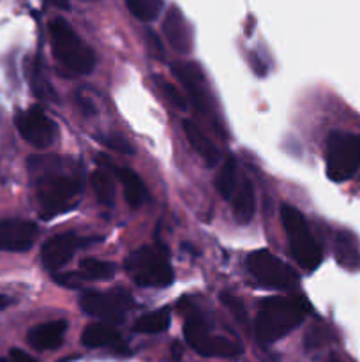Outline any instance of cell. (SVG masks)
<instances>
[{"label":"cell","mask_w":360,"mask_h":362,"mask_svg":"<svg viewBox=\"0 0 360 362\" xmlns=\"http://www.w3.org/2000/svg\"><path fill=\"white\" fill-rule=\"evenodd\" d=\"M55 281L59 283V285L67 286V288H80L81 283L85 281V278L80 272H67V274L55 276Z\"/></svg>","instance_id":"1f68e13d"},{"label":"cell","mask_w":360,"mask_h":362,"mask_svg":"<svg viewBox=\"0 0 360 362\" xmlns=\"http://www.w3.org/2000/svg\"><path fill=\"white\" fill-rule=\"evenodd\" d=\"M116 179L120 180L124 187V193H126V200L131 207L138 209L140 205H143L148 200V191L145 187L143 180L133 172V170L126 168V166H116L113 168Z\"/></svg>","instance_id":"e0dca14e"},{"label":"cell","mask_w":360,"mask_h":362,"mask_svg":"<svg viewBox=\"0 0 360 362\" xmlns=\"http://www.w3.org/2000/svg\"><path fill=\"white\" fill-rule=\"evenodd\" d=\"M81 343L88 349H102V346H115L120 343V334L113 324L97 322L85 327L81 334Z\"/></svg>","instance_id":"d6986e66"},{"label":"cell","mask_w":360,"mask_h":362,"mask_svg":"<svg viewBox=\"0 0 360 362\" xmlns=\"http://www.w3.org/2000/svg\"><path fill=\"white\" fill-rule=\"evenodd\" d=\"M236 165L233 159H226L219 168L217 177H215V187L217 193L221 194L224 200H232L233 193L236 189Z\"/></svg>","instance_id":"7402d4cb"},{"label":"cell","mask_w":360,"mask_h":362,"mask_svg":"<svg viewBox=\"0 0 360 362\" xmlns=\"http://www.w3.org/2000/svg\"><path fill=\"white\" fill-rule=\"evenodd\" d=\"M281 219L284 225L286 237H288L292 257L302 269L314 271L321 264L323 255H321L320 246L314 240L302 212L284 204L281 207Z\"/></svg>","instance_id":"5b68a950"},{"label":"cell","mask_w":360,"mask_h":362,"mask_svg":"<svg viewBox=\"0 0 360 362\" xmlns=\"http://www.w3.org/2000/svg\"><path fill=\"white\" fill-rule=\"evenodd\" d=\"M78 237L74 233H59L42 244L41 260L48 271H59L60 267L71 262L78 250Z\"/></svg>","instance_id":"7c38bea8"},{"label":"cell","mask_w":360,"mask_h":362,"mask_svg":"<svg viewBox=\"0 0 360 362\" xmlns=\"http://www.w3.org/2000/svg\"><path fill=\"white\" fill-rule=\"evenodd\" d=\"M251 62H253V67H254V69H256V73L260 74V76H263V74L267 73V69H265V67H263V64H261L260 60H258L256 53H253V55H251Z\"/></svg>","instance_id":"e575fe53"},{"label":"cell","mask_w":360,"mask_h":362,"mask_svg":"<svg viewBox=\"0 0 360 362\" xmlns=\"http://www.w3.org/2000/svg\"><path fill=\"white\" fill-rule=\"evenodd\" d=\"M37 237V226L25 219H0V251L25 253Z\"/></svg>","instance_id":"8fae6325"},{"label":"cell","mask_w":360,"mask_h":362,"mask_svg":"<svg viewBox=\"0 0 360 362\" xmlns=\"http://www.w3.org/2000/svg\"><path fill=\"white\" fill-rule=\"evenodd\" d=\"M147 45L150 48V53L159 60H164V46H162L161 39L157 37V34L152 30H147Z\"/></svg>","instance_id":"d6a6232c"},{"label":"cell","mask_w":360,"mask_h":362,"mask_svg":"<svg viewBox=\"0 0 360 362\" xmlns=\"http://www.w3.org/2000/svg\"><path fill=\"white\" fill-rule=\"evenodd\" d=\"M247 269L261 285L268 288L289 290L299 285V274L289 265L265 250L256 251L247 258Z\"/></svg>","instance_id":"52a82bcc"},{"label":"cell","mask_w":360,"mask_h":362,"mask_svg":"<svg viewBox=\"0 0 360 362\" xmlns=\"http://www.w3.org/2000/svg\"><path fill=\"white\" fill-rule=\"evenodd\" d=\"M11 304H13V299H11V297L2 296V293H0V311L6 310V308H9Z\"/></svg>","instance_id":"8d00e7d4"},{"label":"cell","mask_w":360,"mask_h":362,"mask_svg":"<svg viewBox=\"0 0 360 362\" xmlns=\"http://www.w3.org/2000/svg\"><path fill=\"white\" fill-rule=\"evenodd\" d=\"M127 9L140 21H154L164 7V0H126Z\"/></svg>","instance_id":"cb8c5ba5"},{"label":"cell","mask_w":360,"mask_h":362,"mask_svg":"<svg viewBox=\"0 0 360 362\" xmlns=\"http://www.w3.org/2000/svg\"><path fill=\"white\" fill-rule=\"evenodd\" d=\"M9 362H37L30 354L23 352L20 349H13L9 352Z\"/></svg>","instance_id":"836d02e7"},{"label":"cell","mask_w":360,"mask_h":362,"mask_svg":"<svg viewBox=\"0 0 360 362\" xmlns=\"http://www.w3.org/2000/svg\"><path fill=\"white\" fill-rule=\"evenodd\" d=\"M194 350L203 357H235L240 354V346L233 343L232 339L210 334Z\"/></svg>","instance_id":"ffe728a7"},{"label":"cell","mask_w":360,"mask_h":362,"mask_svg":"<svg viewBox=\"0 0 360 362\" xmlns=\"http://www.w3.org/2000/svg\"><path fill=\"white\" fill-rule=\"evenodd\" d=\"M48 2L55 7H60V9H69V0H48Z\"/></svg>","instance_id":"74e56055"},{"label":"cell","mask_w":360,"mask_h":362,"mask_svg":"<svg viewBox=\"0 0 360 362\" xmlns=\"http://www.w3.org/2000/svg\"><path fill=\"white\" fill-rule=\"evenodd\" d=\"M162 32L166 35V41L176 53H182V55L191 53V49H193V30H191V25L187 23L186 16L179 7L172 6L168 9L164 21H162Z\"/></svg>","instance_id":"4fadbf2b"},{"label":"cell","mask_w":360,"mask_h":362,"mask_svg":"<svg viewBox=\"0 0 360 362\" xmlns=\"http://www.w3.org/2000/svg\"><path fill=\"white\" fill-rule=\"evenodd\" d=\"M332 339V334L325 327H313L306 336V349L314 350L320 346L327 345Z\"/></svg>","instance_id":"f1b7e54d"},{"label":"cell","mask_w":360,"mask_h":362,"mask_svg":"<svg viewBox=\"0 0 360 362\" xmlns=\"http://www.w3.org/2000/svg\"><path fill=\"white\" fill-rule=\"evenodd\" d=\"M233 204V214L235 219L240 225H247L251 223V219L254 218V207H256V198H254V189L253 184L247 179H244L242 182L236 186L235 193L232 197Z\"/></svg>","instance_id":"ac0fdd59"},{"label":"cell","mask_w":360,"mask_h":362,"mask_svg":"<svg viewBox=\"0 0 360 362\" xmlns=\"http://www.w3.org/2000/svg\"><path fill=\"white\" fill-rule=\"evenodd\" d=\"M80 274L85 279H109L115 276V265L112 262L85 258L80 264Z\"/></svg>","instance_id":"484cf974"},{"label":"cell","mask_w":360,"mask_h":362,"mask_svg":"<svg viewBox=\"0 0 360 362\" xmlns=\"http://www.w3.org/2000/svg\"><path fill=\"white\" fill-rule=\"evenodd\" d=\"M90 182L99 204L106 205V207L113 205V202H115V186H113L112 175L106 170H95L90 175Z\"/></svg>","instance_id":"603a6c76"},{"label":"cell","mask_w":360,"mask_h":362,"mask_svg":"<svg viewBox=\"0 0 360 362\" xmlns=\"http://www.w3.org/2000/svg\"><path fill=\"white\" fill-rule=\"evenodd\" d=\"M126 271L143 288H166L173 283V269L161 246H145L131 253Z\"/></svg>","instance_id":"277c9868"},{"label":"cell","mask_w":360,"mask_h":362,"mask_svg":"<svg viewBox=\"0 0 360 362\" xmlns=\"http://www.w3.org/2000/svg\"><path fill=\"white\" fill-rule=\"evenodd\" d=\"M221 303L224 304L226 308H228L229 313L233 315V318H235L236 322H240V324H246V322H247V311H246V306H244L242 300H240L239 297L232 296V293H222Z\"/></svg>","instance_id":"83f0119b"},{"label":"cell","mask_w":360,"mask_h":362,"mask_svg":"<svg viewBox=\"0 0 360 362\" xmlns=\"http://www.w3.org/2000/svg\"><path fill=\"white\" fill-rule=\"evenodd\" d=\"M16 127L21 136L35 148H46L55 141L56 126L39 106L20 112L16 115Z\"/></svg>","instance_id":"9c48e42d"},{"label":"cell","mask_w":360,"mask_h":362,"mask_svg":"<svg viewBox=\"0 0 360 362\" xmlns=\"http://www.w3.org/2000/svg\"><path fill=\"white\" fill-rule=\"evenodd\" d=\"M327 175L332 182H346L360 168V134L334 131L327 141Z\"/></svg>","instance_id":"8992f818"},{"label":"cell","mask_w":360,"mask_h":362,"mask_svg":"<svg viewBox=\"0 0 360 362\" xmlns=\"http://www.w3.org/2000/svg\"><path fill=\"white\" fill-rule=\"evenodd\" d=\"M85 313L101 318L106 324H116L126 318V313L134 306L127 290L115 288L109 292H87L80 300Z\"/></svg>","instance_id":"ba28073f"},{"label":"cell","mask_w":360,"mask_h":362,"mask_svg":"<svg viewBox=\"0 0 360 362\" xmlns=\"http://www.w3.org/2000/svg\"><path fill=\"white\" fill-rule=\"evenodd\" d=\"M172 357L175 362H179L180 359H182V345H180L179 341H175L172 345Z\"/></svg>","instance_id":"d590c367"},{"label":"cell","mask_w":360,"mask_h":362,"mask_svg":"<svg viewBox=\"0 0 360 362\" xmlns=\"http://www.w3.org/2000/svg\"><path fill=\"white\" fill-rule=\"evenodd\" d=\"M67 331V322L53 320L39 324L28 331V343L35 350H55L62 345Z\"/></svg>","instance_id":"5bb4252c"},{"label":"cell","mask_w":360,"mask_h":362,"mask_svg":"<svg viewBox=\"0 0 360 362\" xmlns=\"http://www.w3.org/2000/svg\"><path fill=\"white\" fill-rule=\"evenodd\" d=\"M307 303L302 297H270L263 300L258 313L256 338L270 345L299 327L307 315Z\"/></svg>","instance_id":"7a4b0ae2"},{"label":"cell","mask_w":360,"mask_h":362,"mask_svg":"<svg viewBox=\"0 0 360 362\" xmlns=\"http://www.w3.org/2000/svg\"><path fill=\"white\" fill-rule=\"evenodd\" d=\"M335 260L341 267L348 271H359L360 269V246L356 237L348 230H339L334 240Z\"/></svg>","instance_id":"9a60e30c"},{"label":"cell","mask_w":360,"mask_h":362,"mask_svg":"<svg viewBox=\"0 0 360 362\" xmlns=\"http://www.w3.org/2000/svg\"><path fill=\"white\" fill-rule=\"evenodd\" d=\"M155 81H157V87L161 88L162 94L168 98V101L172 103L173 106H176L179 110H186L187 108L186 98H184L182 92H180L179 88L175 87V85L169 83L168 80H164V78H161V76H155Z\"/></svg>","instance_id":"4316f807"},{"label":"cell","mask_w":360,"mask_h":362,"mask_svg":"<svg viewBox=\"0 0 360 362\" xmlns=\"http://www.w3.org/2000/svg\"><path fill=\"white\" fill-rule=\"evenodd\" d=\"M48 28L49 37H52L53 55L67 73L80 76V74H88L94 69V52L66 20L56 18L49 23Z\"/></svg>","instance_id":"3957f363"},{"label":"cell","mask_w":360,"mask_h":362,"mask_svg":"<svg viewBox=\"0 0 360 362\" xmlns=\"http://www.w3.org/2000/svg\"><path fill=\"white\" fill-rule=\"evenodd\" d=\"M55 158H37L30 161V172L37 184L39 214L42 219H53L76 205L80 180L73 175L55 172Z\"/></svg>","instance_id":"6da1fadb"},{"label":"cell","mask_w":360,"mask_h":362,"mask_svg":"<svg viewBox=\"0 0 360 362\" xmlns=\"http://www.w3.org/2000/svg\"><path fill=\"white\" fill-rule=\"evenodd\" d=\"M172 73L179 78L187 92V98L201 113L210 112V94L203 71L194 62H173Z\"/></svg>","instance_id":"30bf717a"},{"label":"cell","mask_w":360,"mask_h":362,"mask_svg":"<svg viewBox=\"0 0 360 362\" xmlns=\"http://www.w3.org/2000/svg\"><path fill=\"white\" fill-rule=\"evenodd\" d=\"M169 322H172L169 311L162 308V310L145 313L143 317L138 318L134 331L140 332V334H159V332H164L169 327Z\"/></svg>","instance_id":"44dd1931"},{"label":"cell","mask_w":360,"mask_h":362,"mask_svg":"<svg viewBox=\"0 0 360 362\" xmlns=\"http://www.w3.org/2000/svg\"><path fill=\"white\" fill-rule=\"evenodd\" d=\"M101 141L106 145V147H109L115 152H120V154L133 156L134 152V148L131 147L129 141H127L124 136H119V134H106V136H102Z\"/></svg>","instance_id":"f546056e"},{"label":"cell","mask_w":360,"mask_h":362,"mask_svg":"<svg viewBox=\"0 0 360 362\" xmlns=\"http://www.w3.org/2000/svg\"><path fill=\"white\" fill-rule=\"evenodd\" d=\"M32 87H34V92L37 95H41V98H44V95L52 94V88H49L48 81H46V78L42 76V67H41V60H37L34 66V76H32Z\"/></svg>","instance_id":"4dcf8cb0"},{"label":"cell","mask_w":360,"mask_h":362,"mask_svg":"<svg viewBox=\"0 0 360 362\" xmlns=\"http://www.w3.org/2000/svg\"><path fill=\"white\" fill-rule=\"evenodd\" d=\"M184 133H186L191 147L200 154V158L203 159L208 166H215L221 161L219 148L215 147L214 141H212L210 138L193 122V120H184Z\"/></svg>","instance_id":"2e32d148"},{"label":"cell","mask_w":360,"mask_h":362,"mask_svg":"<svg viewBox=\"0 0 360 362\" xmlns=\"http://www.w3.org/2000/svg\"><path fill=\"white\" fill-rule=\"evenodd\" d=\"M208 331H210V325L205 320L201 315L193 313L184 324V336H186V341L189 343L193 349H196L201 341L208 336Z\"/></svg>","instance_id":"d4e9b609"},{"label":"cell","mask_w":360,"mask_h":362,"mask_svg":"<svg viewBox=\"0 0 360 362\" xmlns=\"http://www.w3.org/2000/svg\"><path fill=\"white\" fill-rule=\"evenodd\" d=\"M328 362H341V361H337V359H334V361H328Z\"/></svg>","instance_id":"f35d334b"}]
</instances>
